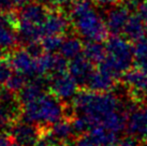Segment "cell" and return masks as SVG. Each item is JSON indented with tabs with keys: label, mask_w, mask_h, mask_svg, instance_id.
<instances>
[{
	"label": "cell",
	"mask_w": 147,
	"mask_h": 146,
	"mask_svg": "<svg viewBox=\"0 0 147 146\" xmlns=\"http://www.w3.org/2000/svg\"><path fill=\"white\" fill-rule=\"evenodd\" d=\"M29 2H31V0H14V4H15L16 9L22 8V7L26 5L27 3H29Z\"/></svg>",
	"instance_id": "4dcf8cb0"
},
{
	"label": "cell",
	"mask_w": 147,
	"mask_h": 146,
	"mask_svg": "<svg viewBox=\"0 0 147 146\" xmlns=\"http://www.w3.org/2000/svg\"><path fill=\"white\" fill-rule=\"evenodd\" d=\"M70 25H72L71 20H68L65 14L60 9L49 8L47 16L42 25L43 32L45 36H63L69 30Z\"/></svg>",
	"instance_id": "52a82bcc"
},
{
	"label": "cell",
	"mask_w": 147,
	"mask_h": 146,
	"mask_svg": "<svg viewBox=\"0 0 147 146\" xmlns=\"http://www.w3.org/2000/svg\"><path fill=\"white\" fill-rule=\"evenodd\" d=\"M39 2H42V3H44V4H46L47 7L49 5V3H51V0H38Z\"/></svg>",
	"instance_id": "836d02e7"
},
{
	"label": "cell",
	"mask_w": 147,
	"mask_h": 146,
	"mask_svg": "<svg viewBox=\"0 0 147 146\" xmlns=\"http://www.w3.org/2000/svg\"><path fill=\"white\" fill-rule=\"evenodd\" d=\"M70 106L53 93L42 95L34 101L22 105L20 120L33 125L51 126L59 119L67 117Z\"/></svg>",
	"instance_id": "7a4b0ae2"
},
{
	"label": "cell",
	"mask_w": 147,
	"mask_h": 146,
	"mask_svg": "<svg viewBox=\"0 0 147 146\" xmlns=\"http://www.w3.org/2000/svg\"><path fill=\"white\" fill-rule=\"evenodd\" d=\"M2 20V16H1V15H0V20Z\"/></svg>",
	"instance_id": "d590c367"
},
{
	"label": "cell",
	"mask_w": 147,
	"mask_h": 146,
	"mask_svg": "<svg viewBox=\"0 0 147 146\" xmlns=\"http://www.w3.org/2000/svg\"><path fill=\"white\" fill-rule=\"evenodd\" d=\"M51 131L63 146H69L70 142L76 139L71 122L67 117L61 118L58 122H54L53 125H51Z\"/></svg>",
	"instance_id": "2e32d148"
},
{
	"label": "cell",
	"mask_w": 147,
	"mask_h": 146,
	"mask_svg": "<svg viewBox=\"0 0 147 146\" xmlns=\"http://www.w3.org/2000/svg\"><path fill=\"white\" fill-rule=\"evenodd\" d=\"M71 106L75 113L88 116L94 127L101 126L104 117L110 113L118 109H126V104L114 93H96L86 88L80 89L74 95Z\"/></svg>",
	"instance_id": "6da1fadb"
},
{
	"label": "cell",
	"mask_w": 147,
	"mask_h": 146,
	"mask_svg": "<svg viewBox=\"0 0 147 146\" xmlns=\"http://www.w3.org/2000/svg\"><path fill=\"white\" fill-rule=\"evenodd\" d=\"M105 59L98 65V69L120 80L123 72L131 69L134 60L133 46L129 40L121 34H112L106 40Z\"/></svg>",
	"instance_id": "3957f363"
},
{
	"label": "cell",
	"mask_w": 147,
	"mask_h": 146,
	"mask_svg": "<svg viewBox=\"0 0 147 146\" xmlns=\"http://www.w3.org/2000/svg\"><path fill=\"white\" fill-rule=\"evenodd\" d=\"M13 140L14 139L10 132L8 133L7 131H0V146H9L13 142Z\"/></svg>",
	"instance_id": "4316f807"
},
{
	"label": "cell",
	"mask_w": 147,
	"mask_h": 146,
	"mask_svg": "<svg viewBox=\"0 0 147 146\" xmlns=\"http://www.w3.org/2000/svg\"><path fill=\"white\" fill-rule=\"evenodd\" d=\"M120 82L126 88L130 90L139 93L147 91V72L139 68L129 69L123 72L120 77Z\"/></svg>",
	"instance_id": "5bb4252c"
},
{
	"label": "cell",
	"mask_w": 147,
	"mask_h": 146,
	"mask_svg": "<svg viewBox=\"0 0 147 146\" xmlns=\"http://www.w3.org/2000/svg\"><path fill=\"white\" fill-rule=\"evenodd\" d=\"M83 49H84V45L82 41L78 38L72 36L62 42V45L59 51H60V54L67 59H73L81 55Z\"/></svg>",
	"instance_id": "d6986e66"
},
{
	"label": "cell",
	"mask_w": 147,
	"mask_h": 146,
	"mask_svg": "<svg viewBox=\"0 0 147 146\" xmlns=\"http://www.w3.org/2000/svg\"><path fill=\"white\" fill-rule=\"evenodd\" d=\"M118 84V80L98 69L91 73V75L86 83L85 88L96 93H109L111 90L115 89Z\"/></svg>",
	"instance_id": "7c38bea8"
},
{
	"label": "cell",
	"mask_w": 147,
	"mask_h": 146,
	"mask_svg": "<svg viewBox=\"0 0 147 146\" xmlns=\"http://www.w3.org/2000/svg\"><path fill=\"white\" fill-rule=\"evenodd\" d=\"M134 64H135V67H136V68H139V69L147 72V56L142 58V59L135 60Z\"/></svg>",
	"instance_id": "f546056e"
},
{
	"label": "cell",
	"mask_w": 147,
	"mask_h": 146,
	"mask_svg": "<svg viewBox=\"0 0 147 146\" xmlns=\"http://www.w3.org/2000/svg\"><path fill=\"white\" fill-rule=\"evenodd\" d=\"M10 61L13 69L26 74L29 77H36V68H34V58L24 49L17 47L10 54Z\"/></svg>",
	"instance_id": "8fae6325"
},
{
	"label": "cell",
	"mask_w": 147,
	"mask_h": 146,
	"mask_svg": "<svg viewBox=\"0 0 147 146\" xmlns=\"http://www.w3.org/2000/svg\"><path fill=\"white\" fill-rule=\"evenodd\" d=\"M16 120L13 119L11 114L8 112V110L0 104V131H7L8 129H10L11 125Z\"/></svg>",
	"instance_id": "cb8c5ba5"
},
{
	"label": "cell",
	"mask_w": 147,
	"mask_h": 146,
	"mask_svg": "<svg viewBox=\"0 0 147 146\" xmlns=\"http://www.w3.org/2000/svg\"><path fill=\"white\" fill-rule=\"evenodd\" d=\"M0 47L7 52H12L17 47H21L16 29L3 20H0Z\"/></svg>",
	"instance_id": "e0dca14e"
},
{
	"label": "cell",
	"mask_w": 147,
	"mask_h": 146,
	"mask_svg": "<svg viewBox=\"0 0 147 146\" xmlns=\"http://www.w3.org/2000/svg\"><path fill=\"white\" fill-rule=\"evenodd\" d=\"M75 32L87 41L103 42L109 38V29L105 22L100 17L94 8L76 16L70 17Z\"/></svg>",
	"instance_id": "277c9868"
},
{
	"label": "cell",
	"mask_w": 147,
	"mask_h": 146,
	"mask_svg": "<svg viewBox=\"0 0 147 146\" xmlns=\"http://www.w3.org/2000/svg\"><path fill=\"white\" fill-rule=\"evenodd\" d=\"M133 53H134V61L147 56V36H144L141 40L134 42Z\"/></svg>",
	"instance_id": "603a6c76"
},
{
	"label": "cell",
	"mask_w": 147,
	"mask_h": 146,
	"mask_svg": "<svg viewBox=\"0 0 147 146\" xmlns=\"http://www.w3.org/2000/svg\"><path fill=\"white\" fill-rule=\"evenodd\" d=\"M45 126L33 125L22 120H16L11 125L9 132L12 138L24 146H33L41 137Z\"/></svg>",
	"instance_id": "8992f818"
},
{
	"label": "cell",
	"mask_w": 147,
	"mask_h": 146,
	"mask_svg": "<svg viewBox=\"0 0 147 146\" xmlns=\"http://www.w3.org/2000/svg\"><path fill=\"white\" fill-rule=\"evenodd\" d=\"M8 52L5 51V49H1L0 47V59H2V58H5V57H8Z\"/></svg>",
	"instance_id": "1f68e13d"
},
{
	"label": "cell",
	"mask_w": 147,
	"mask_h": 146,
	"mask_svg": "<svg viewBox=\"0 0 147 146\" xmlns=\"http://www.w3.org/2000/svg\"><path fill=\"white\" fill-rule=\"evenodd\" d=\"M140 145V140L138 141L136 138L132 137L129 134V137H126V138L121 139L119 141L118 146H139Z\"/></svg>",
	"instance_id": "484cf974"
},
{
	"label": "cell",
	"mask_w": 147,
	"mask_h": 146,
	"mask_svg": "<svg viewBox=\"0 0 147 146\" xmlns=\"http://www.w3.org/2000/svg\"><path fill=\"white\" fill-rule=\"evenodd\" d=\"M131 15L130 10L121 2L105 12V24L111 34H121Z\"/></svg>",
	"instance_id": "ba28073f"
},
{
	"label": "cell",
	"mask_w": 147,
	"mask_h": 146,
	"mask_svg": "<svg viewBox=\"0 0 147 146\" xmlns=\"http://www.w3.org/2000/svg\"><path fill=\"white\" fill-rule=\"evenodd\" d=\"M28 77L29 76H27L24 73L17 72L16 71L15 73H12V75L9 77L8 81L5 82L4 86L8 89L11 90V91H13V93H18L24 88V86L29 82Z\"/></svg>",
	"instance_id": "ffe728a7"
},
{
	"label": "cell",
	"mask_w": 147,
	"mask_h": 146,
	"mask_svg": "<svg viewBox=\"0 0 147 146\" xmlns=\"http://www.w3.org/2000/svg\"><path fill=\"white\" fill-rule=\"evenodd\" d=\"M49 11V7L42 2H29L17 10L20 20H25L38 25H43Z\"/></svg>",
	"instance_id": "4fadbf2b"
},
{
	"label": "cell",
	"mask_w": 147,
	"mask_h": 146,
	"mask_svg": "<svg viewBox=\"0 0 147 146\" xmlns=\"http://www.w3.org/2000/svg\"><path fill=\"white\" fill-rule=\"evenodd\" d=\"M62 42H63L62 36H58V34L45 36L41 41L43 49L47 53H54L56 51H59L62 45Z\"/></svg>",
	"instance_id": "44dd1931"
},
{
	"label": "cell",
	"mask_w": 147,
	"mask_h": 146,
	"mask_svg": "<svg viewBox=\"0 0 147 146\" xmlns=\"http://www.w3.org/2000/svg\"><path fill=\"white\" fill-rule=\"evenodd\" d=\"M144 101L147 103V91L145 93V95H144Z\"/></svg>",
	"instance_id": "e575fe53"
},
{
	"label": "cell",
	"mask_w": 147,
	"mask_h": 146,
	"mask_svg": "<svg viewBox=\"0 0 147 146\" xmlns=\"http://www.w3.org/2000/svg\"><path fill=\"white\" fill-rule=\"evenodd\" d=\"M83 54L92 64L99 65L105 59L106 54H107L106 45L102 44V42H98V41H87V43L84 44Z\"/></svg>",
	"instance_id": "ac0fdd59"
},
{
	"label": "cell",
	"mask_w": 147,
	"mask_h": 146,
	"mask_svg": "<svg viewBox=\"0 0 147 146\" xmlns=\"http://www.w3.org/2000/svg\"><path fill=\"white\" fill-rule=\"evenodd\" d=\"M46 76L49 78V91L63 102L73 98L78 91V84L68 71L52 73Z\"/></svg>",
	"instance_id": "5b68a950"
},
{
	"label": "cell",
	"mask_w": 147,
	"mask_h": 146,
	"mask_svg": "<svg viewBox=\"0 0 147 146\" xmlns=\"http://www.w3.org/2000/svg\"><path fill=\"white\" fill-rule=\"evenodd\" d=\"M126 129L130 135L139 140L147 139V105L139 106L129 114Z\"/></svg>",
	"instance_id": "9c48e42d"
},
{
	"label": "cell",
	"mask_w": 147,
	"mask_h": 146,
	"mask_svg": "<svg viewBox=\"0 0 147 146\" xmlns=\"http://www.w3.org/2000/svg\"><path fill=\"white\" fill-rule=\"evenodd\" d=\"M9 146H24V145H22V144H20L18 142H16L15 140H13V142L10 144Z\"/></svg>",
	"instance_id": "d6a6232c"
},
{
	"label": "cell",
	"mask_w": 147,
	"mask_h": 146,
	"mask_svg": "<svg viewBox=\"0 0 147 146\" xmlns=\"http://www.w3.org/2000/svg\"><path fill=\"white\" fill-rule=\"evenodd\" d=\"M68 71L76 81L78 86L81 88H85L88 78L91 75V73L94 71V64L84 55H80L71 59Z\"/></svg>",
	"instance_id": "30bf717a"
},
{
	"label": "cell",
	"mask_w": 147,
	"mask_h": 146,
	"mask_svg": "<svg viewBox=\"0 0 147 146\" xmlns=\"http://www.w3.org/2000/svg\"><path fill=\"white\" fill-rule=\"evenodd\" d=\"M99 5H116L121 3L123 0H94Z\"/></svg>",
	"instance_id": "f1b7e54d"
},
{
	"label": "cell",
	"mask_w": 147,
	"mask_h": 146,
	"mask_svg": "<svg viewBox=\"0 0 147 146\" xmlns=\"http://www.w3.org/2000/svg\"><path fill=\"white\" fill-rule=\"evenodd\" d=\"M24 49L28 52L33 58H38L39 56H41L43 52H44V49H43V45H42L41 42L39 41H31L27 43L26 45H24Z\"/></svg>",
	"instance_id": "d4e9b609"
},
{
	"label": "cell",
	"mask_w": 147,
	"mask_h": 146,
	"mask_svg": "<svg viewBox=\"0 0 147 146\" xmlns=\"http://www.w3.org/2000/svg\"><path fill=\"white\" fill-rule=\"evenodd\" d=\"M147 32V26L138 13H132L127 22L126 27L123 29V36L129 41L136 42L145 36Z\"/></svg>",
	"instance_id": "9a60e30c"
},
{
	"label": "cell",
	"mask_w": 147,
	"mask_h": 146,
	"mask_svg": "<svg viewBox=\"0 0 147 146\" xmlns=\"http://www.w3.org/2000/svg\"><path fill=\"white\" fill-rule=\"evenodd\" d=\"M139 14L147 26V0H143L139 7Z\"/></svg>",
	"instance_id": "83f0119b"
},
{
	"label": "cell",
	"mask_w": 147,
	"mask_h": 146,
	"mask_svg": "<svg viewBox=\"0 0 147 146\" xmlns=\"http://www.w3.org/2000/svg\"><path fill=\"white\" fill-rule=\"evenodd\" d=\"M12 65L10 61V55L0 59V86L4 85L8 78L12 75Z\"/></svg>",
	"instance_id": "7402d4cb"
}]
</instances>
